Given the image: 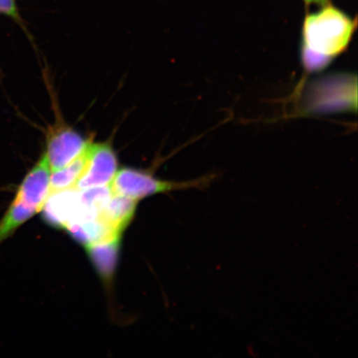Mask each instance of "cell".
Returning <instances> with one entry per match:
<instances>
[{
    "label": "cell",
    "instance_id": "cell-9",
    "mask_svg": "<svg viewBox=\"0 0 358 358\" xmlns=\"http://www.w3.org/2000/svg\"><path fill=\"white\" fill-rule=\"evenodd\" d=\"M66 229L73 239L85 246L112 236L122 235L112 230L100 216L95 219L71 223Z\"/></svg>",
    "mask_w": 358,
    "mask_h": 358
},
{
    "label": "cell",
    "instance_id": "cell-2",
    "mask_svg": "<svg viewBox=\"0 0 358 358\" xmlns=\"http://www.w3.org/2000/svg\"><path fill=\"white\" fill-rule=\"evenodd\" d=\"M216 178V173H208L194 180L168 181L157 178L153 174L141 169L123 168L116 173L111 183V189L115 194L138 201L146 196L173 191L190 189L205 190Z\"/></svg>",
    "mask_w": 358,
    "mask_h": 358
},
{
    "label": "cell",
    "instance_id": "cell-5",
    "mask_svg": "<svg viewBox=\"0 0 358 358\" xmlns=\"http://www.w3.org/2000/svg\"><path fill=\"white\" fill-rule=\"evenodd\" d=\"M86 167L76 189L110 186L118 172V158L108 142L90 143Z\"/></svg>",
    "mask_w": 358,
    "mask_h": 358
},
{
    "label": "cell",
    "instance_id": "cell-11",
    "mask_svg": "<svg viewBox=\"0 0 358 358\" xmlns=\"http://www.w3.org/2000/svg\"><path fill=\"white\" fill-rule=\"evenodd\" d=\"M0 15L11 17L25 32H28L24 21L22 19L19 10H17L15 0H0Z\"/></svg>",
    "mask_w": 358,
    "mask_h": 358
},
{
    "label": "cell",
    "instance_id": "cell-1",
    "mask_svg": "<svg viewBox=\"0 0 358 358\" xmlns=\"http://www.w3.org/2000/svg\"><path fill=\"white\" fill-rule=\"evenodd\" d=\"M357 21L333 6L308 15L302 29L301 57L308 73H320L347 51Z\"/></svg>",
    "mask_w": 358,
    "mask_h": 358
},
{
    "label": "cell",
    "instance_id": "cell-3",
    "mask_svg": "<svg viewBox=\"0 0 358 358\" xmlns=\"http://www.w3.org/2000/svg\"><path fill=\"white\" fill-rule=\"evenodd\" d=\"M91 142L66 124L64 120H57L48 129L46 151L44 152L52 172L65 167L77 159Z\"/></svg>",
    "mask_w": 358,
    "mask_h": 358
},
{
    "label": "cell",
    "instance_id": "cell-7",
    "mask_svg": "<svg viewBox=\"0 0 358 358\" xmlns=\"http://www.w3.org/2000/svg\"><path fill=\"white\" fill-rule=\"evenodd\" d=\"M120 236L110 237L86 246L87 252L101 278L110 281L117 266Z\"/></svg>",
    "mask_w": 358,
    "mask_h": 358
},
{
    "label": "cell",
    "instance_id": "cell-12",
    "mask_svg": "<svg viewBox=\"0 0 358 358\" xmlns=\"http://www.w3.org/2000/svg\"><path fill=\"white\" fill-rule=\"evenodd\" d=\"M304 2L307 4L315 3L325 6V4L328 3V0H304Z\"/></svg>",
    "mask_w": 358,
    "mask_h": 358
},
{
    "label": "cell",
    "instance_id": "cell-6",
    "mask_svg": "<svg viewBox=\"0 0 358 358\" xmlns=\"http://www.w3.org/2000/svg\"><path fill=\"white\" fill-rule=\"evenodd\" d=\"M82 204L80 192L73 189L51 192L41 210L45 221L55 227L66 228L78 220Z\"/></svg>",
    "mask_w": 358,
    "mask_h": 358
},
{
    "label": "cell",
    "instance_id": "cell-4",
    "mask_svg": "<svg viewBox=\"0 0 358 358\" xmlns=\"http://www.w3.org/2000/svg\"><path fill=\"white\" fill-rule=\"evenodd\" d=\"M52 170L43 154L26 174L10 206L34 215L43 207L50 194Z\"/></svg>",
    "mask_w": 358,
    "mask_h": 358
},
{
    "label": "cell",
    "instance_id": "cell-8",
    "mask_svg": "<svg viewBox=\"0 0 358 358\" xmlns=\"http://www.w3.org/2000/svg\"><path fill=\"white\" fill-rule=\"evenodd\" d=\"M137 201L127 196L113 194L101 213L100 217L112 230L122 234L132 220Z\"/></svg>",
    "mask_w": 358,
    "mask_h": 358
},
{
    "label": "cell",
    "instance_id": "cell-10",
    "mask_svg": "<svg viewBox=\"0 0 358 358\" xmlns=\"http://www.w3.org/2000/svg\"><path fill=\"white\" fill-rule=\"evenodd\" d=\"M87 149L88 146L77 159L71 161L65 167L52 172L50 192L73 189L76 187L80 177L82 176L85 167H86Z\"/></svg>",
    "mask_w": 358,
    "mask_h": 358
}]
</instances>
